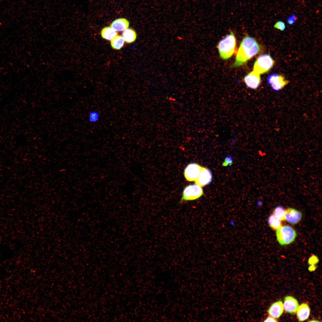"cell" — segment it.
<instances>
[{
    "label": "cell",
    "mask_w": 322,
    "mask_h": 322,
    "mask_svg": "<svg viewBox=\"0 0 322 322\" xmlns=\"http://www.w3.org/2000/svg\"><path fill=\"white\" fill-rule=\"evenodd\" d=\"M283 310V303L281 301H279L271 305L268 309V312L270 316L275 318L280 316Z\"/></svg>",
    "instance_id": "obj_12"
},
{
    "label": "cell",
    "mask_w": 322,
    "mask_h": 322,
    "mask_svg": "<svg viewBox=\"0 0 322 322\" xmlns=\"http://www.w3.org/2000/svg\"><path fill=\"white\" fill-rule=\"evenodd\" d=\"M101 35L102 37L106 40H110L116 36L117 32L110 27H105L101 31Z\"/></svg>",
    "instance_id": "obj_16"
},
{
    "label": "cell",
    "mask_w": 322,
    "mask_h": 322,
    "mask_svg": "<svg viewBox=\"0 0 322 322\" xmlns=\"http://www.w3.org/2000/svg\"><path fill=\"white\" fill-rule=\"evenodd\" d=\"M275 61L268 54H264L259 56L255 61L253 71L260 75L266 73L273 67Z\"/></svg>",
    "instance_id": "obj_3"
},
{
    "label": "cell",
    "mask_w": 322,
    "mask_h": 322,
    "mask_svg": "<svg viewBox=\"0 0 322 322\" xmlns=\"http://www.w3.org/2000/svg\"><path fill=\"white\" fill-rule=\"evenodd\" d=\"M302 216L301 212L294 208H289L285 210V220L292 225L298 223L301 220Z\"/></svg>",
    "instance_id": "obj_10"
},
{
    "label": "cell",
    "mask_w": 322,
    "mask_h": 322,
    "mask_svg": "<svg viewBox=\"0 0 322 322\" xmlns=\"http://www.w3.org/2000/svg\"><path fill=\"white\" fill-rule=\"evenodd\" d=\"M203 194V191L201 187L196 184L190 185L184 189L180 202L196 199Z\"/></svg>",
    "instance_id": "obj_5"
},
{
    "label": "cell",
    "mask_w": 322,
    "mask_h": 322,
    "mask_svg": "<svg viewBox=\"0 0 322 322\" xmlns=\"http://www.w3.org/2000/svg\"><path fill=\"white\" fill-rule=\"evenodd\" d=\"M285 311L290 314H294L296 312L298 307L297 300L290 296H286L284 298L283 305Z\"/></svg>",
    "instance_id": "obj_11"
},
{
    "label": "cell",
    "mask_w": 322,
    "mask_h": 322,
    "mask_svg": "<svg viewBox=\"0 0 322 322\" xmlns=\"http://www.w3.org/2000/svg\"><path fill=\"white\" fill-rule=\"evenodd\" d=\"M318 261V260L316 256H312L309 260V263L310 264H315L317 263Z\"/></svg>",
    "instance_id": "obj_23"
},
{
    "label": "cell",
    "mask_w": 322,
    "mask_h": 322,
    "mask_svg": "<svg viewBox=\"0 0 322 322\" xmlns=\"http://www.w3.org/2000/svg\"><path fill=\"white\" fill-rule=\"evenodd\" d=\"M202 167L196 163L188 164L184 171V176L186 180L189 181H195L198 178Z\"/></svg>",
    "instance_id": "obj_7"
},
{
    "label": "cell",
    "mask_w": 322,
    "mask_h": 322,
    "mask_svg": "<svg viewBox=\"0 0 322 322\" xmlns=\"http://www.w3.org/2000/svg\"><path fill=\"white\" fill-rule=\"evenodd\" d=\"M262 51V47L254 38L246 35L242 40L235 61L230 67L236 68L242 65Z\"/></svg>",
    "instance_id": "obj_1"
},
{
    "label": "cell",
    "mask_w": 322,
    "mask_h": 322,
    "mask_svg": "<svg viewBox=\"0 0 322 322\" xmlns=\"http://www.w3.org/2000/svg\"><path fill=\"white\" fill-rule=\"evenodd\" d=\"M236 44L235 35L232 31L219 42L217 48L222 59L227 60L232 56L235 52Z\"/></svg>",
    "instance_id": "obj_2"
},
{
    "label": "cell",
    "mask_w": 322,
    "mask_h": 322,
    "mask_svg": "<svg viewBox=\"0 0 322 322\" xmlns=\"http://www.w3.org/2000/svg\"><path fill=\"white\" fill-rule=\"evenodd\" d=\"M122 36L126 42L130 43L135 40L137 35L134 30L131 28H127L123 31Z\"/></svg>",
    "instance_id": "obj_15"
},
{
    "label": "cell",
    "mask_w": 322,
    "mask_h": 322,
    "mask_svg": "<svg viewBox=\"0 0 322 322\" xmlns=\"http://www.w3.org/2000/svg\"><path fill=\"white\" fill-rule=\"evenodd\" d=\"M243 80L248 87L253 89H256L261 83L260 75L253 71L247 74Z\"/></svg>",
    "instance_id": "obj_8"
},
{
    "label": "cell",
    "mask_w": 322,
    "mask_h": 322,
    "mask_svg": "<svg viewBox=\"0 0 322 322\" xmlns=\"http://www.w3.org/2000/svg\"><path fill=\"white\" fill-rule=\"evenodd\" d=\"M276 236L278 242L281 245L289 244L292 242L297 236L295 230L288 225L281 226L276 230Z\"/></svg>",
    "instance_id": "obj_4"
},
{
    "label": "cell",
    "mask_w": 322,
    "mask_h": 322,
    "mask_svg": "<svg viewBox=\"0 0 322 322\" xmlns=\"http://www.w3.org/2000/svg\"><path fill=\"white\" fill-rule=\"evenodd\" d=\"M273 214L281 221H285L284 218L285 210L283 207L278 206L276 207L273 212Z\"/></svg>",
    "instance_id": "obj_19"
},
{
    "label": "cell",
    "mask_w": 322,
    "mask_h": 322,
    "mask_svg": "<svg viewBox=\"0 0 322 322\" xmlns=\"http://www.w3.org/2000/svg\"><path fill=\"white\" fill-rule=\"evenodd\" d=\"M264 322H277L278 321L275 318L271 316H268L264 321Z\"/></svg>",
    "instance_id": "obj_24"
},
{
    "label": "cell",
    "mask_w": 322,
    "mask_h": 322,
    "mask_svg": "<svg viewBox=\"0 0 322 322\" xmlns=\"http://www.w3.org/2000/svg\"><path fill=\"white\" fill-rule=\"evenodd\" d=\"M268 222L269 226L274 230H277L282 226L281 220L274 214L271 215L269 217Z\"/></svg>",
    "instance_id": "obj_17"
},
{
    "label": "cell",
    "mask_w": 322,
    "mask_h": 322,
    "mask_svg": "<svg viewBox=\"0 0 322 322\" xmlns=\"http://www.w3.org/2000/svg\"><path fill=\"white\" fill-rule=\"evenodd\" d=\"M267 83L272 89L275 91H278L288 84V80L285 79L281 74H273L269 75L267 79Z\"/></svg>",
    "instance_id": "obj_6"
},
{
    "label": "cell",
    "mask_w": 322,
    "mask_h": 322,
    "mask_svg": "<svg viewBox=\"0 0 322 322\" xmlns=\"http://www.w3.org/2000/svg\"><path fill=\"white\" fill-rule=\"evenodd\" d=\"M232 164L233 160L232 158L230 156H227L225 158L222 165L223 166H230Z\"/></svg>",
    "instance_id": "obj_22"
},
{
    "label": "cell",
    "mask_w": 322,
    "mask_h": 322,
    "mask_svg": "<svg viewBox=\"0 0 322 322\" xmlns=\"http://www.w3.org/2000/svg\"><path fill=\"white\" fill-rule=\"evenodd\" d=\"M287 21L288 23L290 25L293 24L295 21L291 16L287 18Z\"/></svg>",
    "instance_id": "obj_25"
},
{
    "label": "cell",
    "mask_w": 322,
    "mask_h": 322,
    "mask_svg": "<svg viewBox=\"0 0 322 322\" xmlns=\"http://www.w3.org/2000/svg\"><path fill=\"white\" fill-rule=\"evenodd\" d=\"M100 117V114L99 112L97 111L93 110L89 112L88 119L90 123H94L98 121Z\"/></svg>",
    "instance_id": "obj_20"
},
{
    "label": "cell",
    "mask_w": 322,
    "mask_h": 322,
    "mask_svg": "<svg viewBox=\"0 0 322 322\" xmlns=\"http://www.w3.org/2000/svg\"><path fill=\"white\" fill-rule=\"evenodd\" d=\"M274 27L282 31L284 30L286 28L284 23L281 21L276 22L274 25Z\"/></svg>",
    "instance_id": "obj_21"
},
{
    "label": "cell",
    "mask_w": 322,
    "mask_h": 322,
    "mask_svg": "<svg viewBox=\"0 0 322 322\" xmlns=\"http://www.w3.org/2000/svg\"><path fill=\"white\" fill-rule=\"evenodd\" d=\"M291 16L296 21L297 19V17L295 15H292Z\"/></svg>",
    "instance_id": "obj_26"
},
{
    "label": "cell",
    "mask_w": 322,
    "mask_h": 322,
    "mask_svg": "<svg viewBox=\"0 0 322 322\" xmlns=\"http://www.w3.org/2000/svg\"><path fill=\"white\" fill-rule=\"evenodd\" d=\"M129 25V21L124 18H120L114 21L110 27L116 31H122L127 29Z\"/></svg>",
    "instance_id": "obj_14"
},
{
    "label": "cell",
    "mask_w": 322,
    "mask_h": 322,
    "mask_svg": "<svg viewBox=\"0 0 322 322\" xmlns=\"http://www.w3.org/2000/svg\"><path fill=\"white\" fill-rule=\"evenodd\" d=\"M297 316L299 321H304L307 319L310 314V309L306 303L301 304L298 308Z\"/></svg>",
    "instance_id": "obj_13"
},
{
    "label": "cell",
    "mask_w": 322,
    "mask_h": 322,
    "mask_svg": "<svg viewBox=\"0 0 322 322\" xmlns=\"http://www.w3.org/2000/svg\"><path fill=\"white\" fill-rule=\"evenodd\" d=\"M124 40L122 36L116 35L111 40V44L114 49L119 50L123 46Z\"/></svg>",
    "instance_id": "obj_18"
},
{
    "label": "cell",
    "mask_w": 322,
    "mask_h": 322,
    "mask_svg": "<svg viewBox=\"0 0 322 322\" xmlns=\"http://www.w3.org/2000/svg\"><path fill=\"white\" fill-rule=\"evenodd\" d=\"M212 174L208 169L202 167L199 174L195 181L196 184L202 187L208 185L212 180Z\"/></svg>",
    "instance_id": "obj_9"
}]
</instances>
